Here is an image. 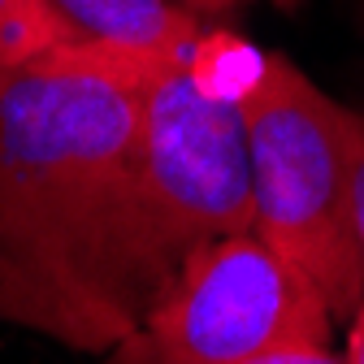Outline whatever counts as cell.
<instances>
[{"instance_id": "obj_1", "label": "cell", "mask_w": 364, "mask_h": 364, "mask_svg": "<svg viewBox=\"0 0 364 364\" xmlns=\"http://www.w3.org/2000/svg\"><path fill=\"white\" fill-rule=\"evenodd\" d=\"M152 61L109 43L61 39L0 65V269L53 321V338L113 347L87 299V269L139 144Z\"/></svg>"}, {"instance_id": "obj_2", "label": "cell", "mask_w": 364, "mask_h": 364, "mask_svg": "<svg viewBox=\"0 0 364 364\" xmlns=\"http://www.w3.org/2000/svg\"><path fill=\"white\" fill-rule=\"evenodd\" d=\"M256 225L239 100L213 96L187 65L144 91V122L122 196L87 269V299L117 347L200 247Z\"/></svg>"}, {"instance_id": "obj_3", "label": "cell", "mask_w": 364, "mask_h": 364, "mask_svg": "<svg viewBox=\"0 0 364 364\" xmlns=\"http://www.w3.org/2000/svg\"><path fill=\"white\" fill-rule=\"evenodd\" d=\"M256 230L321 291L334 321L364 304V273L351 221V130L355 109L338 105L282 53H264L239 96Z\"/></svg>"}, {"instance_id": "obj_4", "label": "cell", "mask_w": 364, "mask_h": 364, "mask_svg": "<svg viewBox=\"0 0 364 364\" xmlns=\"http://www.w3.org/2000/svg\"><path fill=\"white\" fill-rule=\"evenodd\" d=\"M330 334L334 312L321 291L252 225L182 264L113 347V364H243L273 347L330 343Z\"/></svg>"}, {"instance_id": "obj_5", "label": "cell", "mask_w": 364, "mask_h": 364, "mask_svg": "<svg viewBox=\"0 0 364 364\" xmlns=\"http://www.w3.org/2000/svg\"><path fill=\"white\" fill-rule=\"evenodd\" d=\"M70 39L109 43L152 61L187 65L204 35V18H196L178 0H43Z\"/></svg>"}, {"instance_id": "obj_6", "label": "cell", "mask_w": 364, "mask_h": 364, "mask_svg": "<svg viewBox=\"0 0 364 364\" xmlns=\"http://www.w3.org/2000/svg\"><path fill=\"white\" fill-rule=\"evenodd\" d=\"M70 39L43 0H0V65H18Z\"/></svg>"}, {"instance_id": "obj_7", "label": "cell", "mask_w": 364, "mask_h": 364, "mask_svg": "<svg viewBox=\"0 0 364 364\" xmlns=\"http://www.w3.org/2000/svg\"><path fill=\"white\" fill-rule=\"evenodd\" d=\"M0 321H18V326H31V330L53 334L48 308H43V304L22 287V282H14L5 269H0Z\"/></svg>"}, {"instance_id": "obj_8", "label": "cell", "mask_w": 364, "mask_h": 364, "mask_svg": "<svg viewBox=\"0 0 364 364\" xmlns=\"http://www.w3.org/2000/svg\"><path fill=\"white\" fill-rule=\"evenodd\" d=\"M351 221H355V247L364 273V113H355V130H351Z\"/></svg>"}, {"instance_id": "obj_9", "label": "cell", "mask_w": 364, "mask_h": 364, "mask_svg": "<svg viewBox=\"0 0 364 364\" xmlns=\"http://www.w3.org/2000/svg\"><path fill=\"white\" fill-rule=\"evenodd\" d=\"M243 364H347V355H338L330 343H295V347H273Z\"/></svg>"}, {"instance_id": "obj_10", "label": "cell", "mask_w": 364, "mask_h": 364, "mask_svg": "<svg viewBox=\"0 0 364 364\" xmlns=\"http://www.w3.org/2000/svg\"><path fill=\"white\" fill-rule=\"evenodd\" d=\"M178 5H187V9H191L196 18H204V22H221V18L247 9L252 0H178Z\"/></svg>"}, {"instance_id": "obj_11", "label": "cell", "mask_w": 364, "mask_h": 364, "mask_svg": "<svg viewBox=\"0 0 364 364\" xmlns=\"http://www.w3.org/2000/svg\"><path fill=\"white\" fill-rule=\"evenodd\" d=\"M347 364H364V304L351 312V330H347Z\"/></svg>"}, {"instance_id": "obj_12", "label": "cell", "mask_w": 364, "mask_h": 364, "mask_svg": "<svg viewBox=\"0 0 364 364\" xmlns=\"http://www.w3.org/2000/svg\"><path fill=\"white\" fill-rule=\"evenodd\" d=\"M273 5H278L282 14H299V9L308 5V0H273Z\"/></svg>"}, {"instance_id": "obj_13", "label": "cell", "mask_w": 364, "mask_h": 364, "mask_svg": "<svg viewBox=\"0 0 364 364\" xmlns=\"http://www.w3.org/2000/svg\"><path fill=\"white\" fill-rule=\"evenodd\" d=\"M360 14H364V0H360Z\"/></svg>"}]
</instances>
